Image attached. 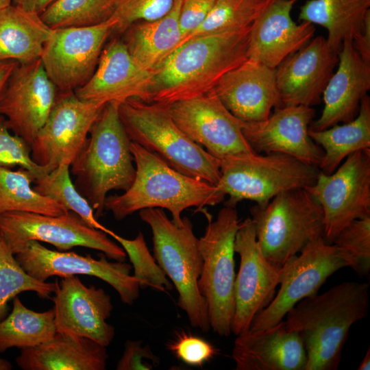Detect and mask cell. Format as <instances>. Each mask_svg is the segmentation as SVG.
Segmentation results:
<instances>
[{"mask_svg": "<svg viewBox=\"0 0 370 370\" xmlns=\"http://www.w3.org/2000/svg\"><path fill=\"white\" fill-rule=\"evenodd\" d=\"M369 284H338L301 300L286 314V326L299 333L306 350L305 370H336L351 327L368 314Z\"/></svg>", "mask_w": 370, "mask_h": 370, "instance_id": "obj_1", "label": "cell"}, {"mask_svg": "<svg viewBox=\"0 0 370 370\" xmlns=\"http://www.w3.org/2000/svg\"><path fill=\"white\" fill-rule=\"evenodd\" d=\"M250 28L186 40L156 73L151 102L170 105L212 90L226 73L247 59Z\"/></svg>", "mask_w": 370, "mask_h": 370, "instance_id": "obj_2", "label": "cell"}, {"mask_svg": "<svg viewBox=\"0 0 370 370\" xmlns=\"http://www.w3.org/2000/svg\"><path fill=\"white\" fill-rule=\"evenodd\" d=\"M130 150L136 164L134 180L124 193L108 196L105 201L104 209L116 220L143 209L161 208L180 225L184 210L196 207L200 211L224 201L225 195L215 185L181 173L134 142Z\"/></svg>", "mask_w": 370, "mask_h": 370, "instance_id": "obj_3", "label": "cell"}, {"mask_svg": "<svg viewBox=\"0 0 370 370\" xmlns=\"http://www.w3.org/2000/svg\"><path fill=\"white\" fill-rule=\"evenodd\" d=\"M119 104L112 101L104 106L70 166L76 188L95 211L97 219L105 210L108 193L126 191L136 175L131 141L120 119Z\"/></svg>", "mask_w": 370, "mask_h": 370, "instance_id": "obj_4", "label": "cell"}, {"mask_svg": "<svg viewBox=\"0 0 370 370\" xmlns=\"http://www.w3.org/2000/svg\"><path fill=\"white\" fill-rule=\"evenodd\" d=\"M119 112L131 142L184 175L217 184L221 176L219 160L180 129L167 105L130 99L119 104Z\"/></svg>", "mask_w": 370, "mask_h": 370, "instance_id": "obj_5", "label": "cell"}, {"mask_svg": "<svg viewBox=\"0 0 370 370\" xmlns=\"http://www.w3.org/2000/svg\"><path fill=\"white\" fill-rule=\"evenodd\" d=\"M139 216L151 228L154 258L176 288L178 306L193 327L208 332V308L198 288L203 261L192 222L186 217L175 225L161 208L141 210Z\"/></svg>", "mask_w": 370, "mask_h": 370, "instance_id": "obj_6", "label": "cell"}, {"mask_svg": "<svg viewBox=\"0 0 370 370\" xmlns=\"http://www.w3.org/2000/svg\"><path fill=\"white\" fill-rule=\"evenodd\" d=\"M220 179L216 186L228 199L225 206L236 208L243 200L266 206L285 191L312 186L318 167L278 153L241 154L219 160Z\"/></svg>", "mask_w": 370, "mask_h": 370, "instance_id": "obj_7", "label": "cell"}, {"mask_svg": "<svg viewBox=\"0 0 370 370\" xmlns=\"http://www.w3.org/2000/svg\"><path fill=\"white\" fill-rule=\"evenodd\" d=\"M250 214L262 254L280 267L325 237L323 210L306 188L280 193L264 206H253Z\"/></svg>", "mask_w": 370, "mask_h": 370, "instance_id": "obj_8", "label": "cell"}, {"mask_svg": "<svg viewBox=\"0 0 370 370\" xmlns=\"http://www.w3.org/2000/svg\"><path fill=\"white\" fill-rule=\"evenodd\" d=\"M200 211L208 224L199 238L203 263L198 288L207 305L210 328L219 336H228L235 310L234 247L241 221L234 207L225 206L214 220L204 208Z\"/></svg>", "mask_w": 370, "mask_h": 370, "instance_id": "obj_9", "label": "cell"}, {"mask_svg": "<svg viewBox=\"0 0 370 370\" xmlns=\"http://www.w3.org/2000/svg\"><path fill=\"white\" fill-rule=\"evenodd\" d=\"M0 232L15 255L31 241L45 242L60 251L84 247L103 253L107 258L125 261L122 247L107 234L86 224L77 214L52 216L27 212H10L0 215Z\"/></svg>", "mask_w": 370, "mask_h": 370, "instance_id": "obj_10", "label": "cell"}, {"mask_svg": "<svg viewBox=\"0 0 370 370\" xmlns=\"http://www.w3.org/2000/svg\"><path fill=\"white\" fill-rule=\"evenodd\" d=\"M343 267H348V263L334 245L324 238L308 243L280 267V288L271 302L254 319L249 330L278 323L298 302L317 294L327 279Z\"/></svg>", "mask_w": 370, "mask_h": 370, "instance_id": "obj_11", "label": "cell"}, {"mask_svg": "<svg viewBox=\"0 0 370 370\" xmlns=\"http://www.w3.org/2000/svg\"><path fill=\"white\" fill-rule=\"evenodd\" d=\"M306 189L321 206L324 238L332 244L351 222L370 217V149L349 156L330 174L320 171Z\"/></svg>", "mask_w": 370, "mask_h": 370, "instance_id": "obj_12", "label": "cell"}, {"mask_svg": "<svg viewBox=\"0 0 370 370\" xmlns=\"http://www.w3.org/2000/svg\"><path fill=\"white\" fill-rule=\"evenodd\" d=\"M105 105L82 100L73 90L60 91L31 145L33 160L49 173L62 164L71 166Z\"/></svg>", "mask_w": 370, "mask_h": 370, "instance_id": "obj_13", "label": "cell"}, {"mask_svg": "<svg viewBox=\"0 0 370 370\" xmlns=\"http://www.w3.org/2000/svg\"><path fill=\"white\" fill-rule=\"evenodd\" d=\"M115 24L111 18L92 26L53 29L40 60L58 90H76L88 81Z\"/></svg>", "mask_w": 370, "mask_h": 370, "instance_id": "obj_14", "label": "cell"}, {"mask_svg": "<svg viewBox=\"0 0 370 370\" xmlns=\"http://www.w3.org/2000/svg\"><path fill=\"white\" fill-rule=\"evenodd\" d=\"M240 265L234 282L235 310L232 333L238 335L273 300L279 285L280 266L269 261L261 250L251 217L241 221L234 241Z\"/></svg>", "mask_w": 370, "mask_h": 370, "instance_id": "obj_15", "label": "cell"}, {"mask_svg": "<svg viewBox=\"0 0 370 370\" xmlns=\"http://www.w3.org/2000/svg\"><path fill=\"white\" fill-rule=\"evenodd\" d=\"M167 107L180 129L217 159L255 152L243 136L241 121L224 106L213 90Z\"/></svg>", "mask_w": 370, "mask_h": 370, "instance_id": "obj_16", "label": "cell"}, {"mask_svg": "<svg viewBox=\"0 0 370 370\" xmlns=\"http://www.w3.org/2000/svg\"><path fill=\"white\" fill-rule=\"evenodd\" d=\"M98 260L90 255L73 251H53L31 241L15 254L22 268L34 279L46 282L51 276L61 278L75 275L97 277L113 287L124 304L132 305L138 297V281L130 275L132 267L125 261L110 262L102 253Z\"/></svg>", "mask_w": 370, "mask_h": 370, "instance_id": "obj_17", "label": "cell"}, {"mask_svg": "<svg viewBox=\"0 0 370 370\" xmlns=\"http://www.w3.org/2000/svg\"><path fill=\"white\" fill-rule=\"evenodd\" d=\"M58 88L40 59L18 64L0 103V115L15 134L32 145L48 119L58 97Z\"/></svg>", "mask_w": 370, "mask_h": 370, "instance_id": "obj_18", "label": "cell"}, {"mask_svg": "<svg viewBox=\"0 0 370 370\" xmlns=\"http://www.w3.org/2000/svg\"><path fill=\"white\" fill-rule=\"evenodd\" d=\"M314 116L312 107L291 106L275 108L263 121H240L243 136L256 153H283L318 167L323 151L308 134Z\"/></svg>", "mask_w": 370, "mask_h": 370, "instance_id": "obj_19", "label": "cell"}, {"mask_svg": "<svg viewBox=\"0 0 370 370\" xmlns=\"http://www.w3.org/2000/svg\"><path fill=\"white\" fill-rule=\"evenodd\" d=\"M53 301L58 332L83 336L108 346L114 328L107 322L113 310L111 298L101 288L86 286L75 275L56 280Z\"/></svg>", "mask_w": 370, "mask_h": 370, "instance_id": "obj_20", "label": "cell"}, {"mask_svg": "<svg viewBox=\"0 0 370 370\" xmlns=\"http://www.w3.org/2000/svg\"><path fill=\"white\" fill-rule=\"evenodd\" d=\"M338 62V53L322 36L288 56L275 69L280 107L320 103Z\"/></svg>", "mask_w": 370, "mask_h": 370, "instance_id": "obj_21", "label": "cell"}, {"mask_svg": "<svg viewBox=\"0 0 370 370\" xmlns=\"http://www.w3.org/2000/svg\"><path fill=\"white\" fill-rule=\"evenodd\" d=\"M154 82L155 73L139 66L123 40L114 38L103 49L91 77L75 93L82 100L102 104L130 99L151 102Z\"/></svg>", "mask_w": 370, "mask_h": 370, "instance_id": "obj_22", "label": "cell"}, {"mask_svg": "<svg viewBox=\"0 0 370 370\" xmlns=\"http://www.w3.org/2000/svg\"><path fill=\"white\" fill-rule=\"evenodd\" d=\"M298 0H272L251 25L247 58L275 69L306 45L316 31L314 24H297L291 17Z\"/></svg>", "mask_w": 370, "mask_h": 370, "instance_id": "obj_23", "label": "cell"}, {"mask_svg": "<svg viewBox=\"0 0 370 370\" xmlns=\"http://www.w3.org/2000/svg\"><path fill=\"white\" fill-rule=\"evenodd\" d=\"M213 90L224 106L245 122L263 121L280 107L275 69L248 58L226 73Z\"/></svg>", "mask_w": 370, "mask_h": 370, "instance_id": "obj_24", "label": "cell"}, {"mask_svg": "<svg viewBox=\"0 0 370 370\" xmlns=\"http://www.w3.org/2000/svg\"><path fill=\"white\" fill-rule=\"evenodd\" d=\"M236 370H305L303 341L284 321L261 330H248L236 338L232 352Z\"/></svg>", "mask_w": 370, "mask_h": 370, "instance_id": "obj_25", "label": "cell"}, {"mask_svg": "<svg viewBox=\"0 0 370 370\" xmlns=\"http://www.w3.org/2000/svg\"><path fill=\"white\" fill-rule=\"evenodd\" d=\"M338 57L337 69L322 95L321 114L310 123L309 130H323L352 121L370 90V64L362 60L352 39L344 40Z\"/></svg>", "mask_w": 370, "mask_h": 370, "instance_id": "obj_26", "label": "cell"}, {"mask_svg": "<svg viewBox=\"0 0 370 370\" xmlns=\"http://www.w3.org/2000/svg\"><path fill=\"white\" fill-rule=\"evenodd\" d=\"M106 347L88 338L57 332L40 345L22 349L16 362L24 370H104Z\"/></svg>", "mask_w": 370, "mask_h": 370, "instance_id": "obj_27", "label": "cell"}, {"mask_svg": "<svg viewBox=\"0 0 370 370\" xmlns=\"http://www.w3.org/2000/svg\"><path fill=\"white\" fill-rule=\"evenodd\" d=\"M182 0H175L163 17L138 21L125 30L123 40L130 54L142 68L156 73L183 43L179 15Z\"/></svg>", "mask_w": 370, "mask_h": 370, "instance_id": "obj_28", "label": "cell"}, {"mask_svg": "<svg viewBox=\"0 0 370 370\" xmlns=\"http://www.w3.org/2000/svg\"><path fill=\"white\" fill-rule=\"evenodd\" d=\"M40 14L12 4L0 9V60L27 64L40 58L51 36Z\"/></svg>", "mask_w": 370, "mask_h": 370, "instance_id": "obj_29", "label": "cell"}, {"mask_svg": "<svg viewBox=\"0 0 370 370\" xmlns=\"http://www.w3.org/2000/svg\"><path fill=\"white\" fill-rule=\"evenodd\" d=\"M369 10L370 0H308L298 18L325 28L327 42L338 53L345 40H353L360 32Z\"/></svg>", "mask_w": 370, "mask_h": 370, "instance_id": "obj_30", "label": "cell"}, {"mask_svg": "<svg viewBox=\"0 0 370 370\" xmlns=\"http://www.w3.org/2000/svg\"><path fill=\"white\" fill-rule=\"evenodd\" d=\"M308 134L323 151L319 169L325 174L333 173L349 156L370 149V97H364L352 121L323 130H309Z\"/></svg>", "mask_w": 370, "mask_h": 370, "instance_id": "obj_31", "label": "cell"}, {"mask_svg": "<svg viewBox=\"0 0 370 370\" xmlns=\"http://www.w3.org/2000/svg\"><path fill=\"white\" fill-rule=\"evenodd\" d=\"M56 332L53 308L36 312L15 297L11 313L0 321V352L11 347L24 349L40 345L51 339Z\"/></svg>", "mask_w": 370, "mask_h": 370, "instance_id": "obj_32", "label": "cell"}, {"mask_svg": "<svg viewBox=\"0 0 370 370\" xmlns=\"http://www.w3.org/2000/svg\"><path fill=\"white\" fill-rule=\"evenodd\" d=\"M35 178L27 170L0 166V215L10 212H27L57 216L67 213L64 206L36 191Z\"/></svg>", "mask_w": 370, "mask_h": 370, "instance_id": "obj_33", "label": "cell"}, {"mask_svg": "<svg viewBox=\"0 0 370 370\" xmlns=\"http://www.w3.org/2000/svg\"><path fill=\"white\" fill-rule=\"evenodd\" d=\"M120 0H55L40 14L51 29L86 27L113 16Z\"/></svg>", "mask_w": 370, "mask_h": 370, "instance_id": "obj_34", "label": "cell"}, {"mask_svg": "<svg viewBox=\"0 0 370 370\" xmlns=\"http://www.w3.org/2000/svg\"><path fill=\"white\" fill-rule=\"evenodd\" d=\"M70 166L62 164L49 173L34 181V189L64 206L68 211L77 214L89 226L110 235L112 230L101 224L94 210L73 183Z\"/></svg>", "mask_w": 370, "mask_h": 370, "instance_id": "obj_35", "label": "cell"}, {"mask_svg": "<svg viewBox=\"0 0 370 370\" xmlns=\"http://www.w3.org/2000/svg\"><path fill=\"white\" fill-rule=\"evenodd\" d=\"M271 1L216 0L204 22L184 42L197 36L236 31L250 27Z\"/></svg>", "mask_w": 370, "mask_h": 370, "instance_id": "obj_36", "label": "cell"}, {"mask_svg": "<svg viewBox=\"0 0 370 370\" xmlns=\"http://www.w3.org/2000/svg\"><path fill=\"white\" fill-rule=\"evenodd\" d=\"M56 284L37 280L19 264L0 232V320L7 312L8 303L22 292L33 291L48 298Z\"/></svg>", "mask_w": 370, "mask_h": 370, "instance_id": "obj_37", "label": "cell"}, {"mask_svg": "<svg viewBox=\"0 0 370 370\" xmlns=\"http://www.w3.org/2000/svg\"><path fill=\"white\" fill-rule=\"evenodd\" d=\"M109 236L121 245L129 256L134 269L133 277L140 288L150 287L163 292L172 290L173 284L151 254L141 232L134 239L125 238L113 231Z\"/></svg>", "mask_w": 370, "mask_h": 370, "instance_id": "obj_38", "label": "cell"}, {"mask_svg": "<svg viewBox=\"0 0 370 370\" xmlns=\"http://www.w3.org/2000/svg\"><path fill=\"white\" fill-rule=\"evenodd\" d=\"M360 277L370 271V217L353 221L335 237L332 243Z\"/></svg>", "mask_w": 370, "mask_h": 370, "instance_id": "obj_39", "label": "cell"}, {"mask_svg": "<svg viewBox=\"0 0 370 370\" xmlns=\"http://www.w3.org/2000/svg\"><path fill=\"white\" fill-rule=\"evenodd\" d=\"M10 130L5 117L0 115V166H18L30 172L35 180L48 173L32 158L30 145Z\"/></svg>", "mask_w": 370, "mask_h": 370, "instance_id": "obj_40", "label": "cell"}, {"mask_svg": "<svg viewBox=\"0 0 370 370\" xmlns=\"http://www.w3.org/2000/svg\"><path fill=\"white\" fill-rule=\"evenodd\" d=\"M175 0H120L112 16L116 21L113 31L125 32L138 21H152L165 16Z\"/></svg>", "mask_w": 370, "mask_h": 370, "instance_id": "obj_41", "label": "cell"}, {"mask_svg": "<svg viewBox=\"0 0 370 370\" xmlns=\"http://www.w3.org/2000/svg\"><path fill=\"white\" fill-rule=\"evenodd\" d=\"M166 347L179 360L197 367H202L219 352L210 342L183 330L175 332Z\"/></svg>", "mask_w": 370, "mask_h": 370, "instance_id": "obj_42", "label": "cell"}, {"mask_svg": "<svg viewBox=\"0 0 370 370\" xmlns=\"http://www.w3.org/2000/svg\"><path fill=\"white\" fill-rule=\"evenodd\" d=\"M160 364V358L142 341H127L123 355L117 362V370H151Z\"/></svg>", "mask_w": 370, "mask_h": 370, "instance_id": "obj_43", "label": "cell"}, {"mask_svg": "<svg viewBox=\"0 0 370 370\" xmlns=\"http://www.w3.org/2000/svg\"><path fill=\"white\" fill-rule=\"evenodd\" d=\"M215 1L182 0L179 24L184 37V42L204 22Z\"/></svg>", "mask_w": 370, "mask_h": 370, "instance_id": "obj_44", "label": "cell"}, {"mask_svg": "<svg viewBox=\"0 0 370 370\" xmlns=\"http://www.w3.org/2000/svg\"><path fill=\"white\" fill-rule=\"evenodd\" d=\"M352 42L362 60L370 64V10L365 17L360 32L354 38Z\"/></svg>", "mask_w": 370, "mask_h": 370, "instance_id": "obj_45", "label": "cell"}, {"mask_svg": "<svg viewBox=\"0 0 370 370\" xmlns=\"http://www.w3.org/2000/svg\"><path fill=\"white\" fill-rule=\"evenodd\" d=\"M55 0H12V4L25 11L40 14Z\"/></svg>", "mask_w": 370, "mask_h": 370, "instance_id": "obj_46", "label": "cell"}, {"mask_svg": "<svg viewBox=\"0 0 370 370\" xmlns=\"http://www.w3.org/2000/svg\"><path fill=\"white\" fill-rule=\"evenodd\" d=\"M18 64L14 60H0V103L9 79Z\"/></svg>", "mask_w": 370, "mask_h": 370, "instance_id": "obj_47", "label": "cell"}, {"mask_svg": "<svg viewBox=\"0 0 370 370\" xmlns=\"http://www.w3.org/2000/svg\"><path fill=\"white\" fill-rule=\"evenodd\" d=\"M370 349L368 348L366 354L358 367V370H369L370 369Z\"/></svg>", "mask_w": 370, "mask_h": 370, "instance_id": "obj_48", "label": "cell"}, {"mask_svg": "<svg viewBox=\"0 0 370 370\" xmlns=\"http://www.w3.org/2000/svg\"><path fill=\"white\" fill-rule=\"evenodd\" d=\"M11 369L12 365L9 361L0 358V370H10Z\"/></svg>", "mask_w": 370, "mask_h": 370, "instance_id": "obj_49", "label": "cell"}, {"mask_svg": "<svg viewBox=\"0 0 370 370\" xmlns=\"http://www.w3.org/2000/svg\"><path fill=\"white\" fill-rule=\"evenodd\" d=\"M12 4V0H0V9Z\"/></svg>", "mask_w": 370, "mask_h": 370, "instance_id": "obj_50", "label": "cell"}]
</instances>
